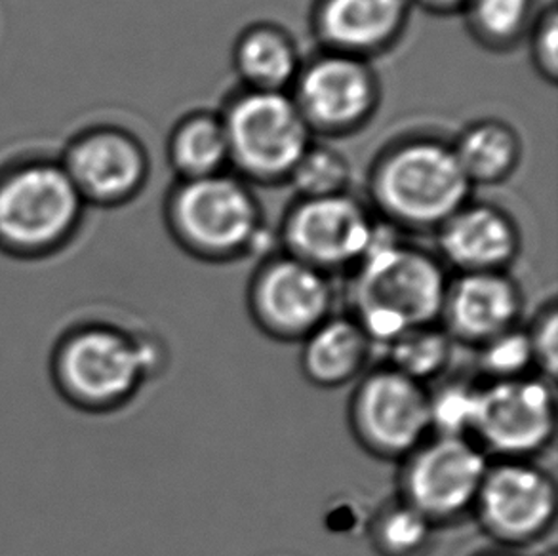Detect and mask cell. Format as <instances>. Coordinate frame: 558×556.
I'll return each mask as SVG.
<instances>
[{
  "mask_svg": "<svg viewBox=\"0 0 558 556\" xmlns=\"http://www.w3.org/2000/svg\"><path fill=\"white\" fill-rule=\"evenodd\" d=\"M410 2L422 7L430 14L448 15L463 12V8L468 7L469 0H410Z\"/></svg>",
  "mask_w": 558,
  "mask_h": 556,
  "instance_id": "f546056e",
  "label": "cell"
},
{
  "mask_svg": "<svg viewBox=\"0 0 558 556\" xmlns=\"http://www.w3.org/2000/svg\"><path fill=\"white\" fill-rule=\"evenodd\" d=\"M438 528L400 497L377 507L368 522V543L377 556H429Z\"/></svg>",
  "mask_w": 558,
  "mask_h": 556,
  "instance_id": "7402d4cb",
  "label": "cell"
},
{
  "mask_svg": "<svg viewBox=\"0 0 558 556\" xmlns=\"http://www.w3.org/2000/svg\"><path fill=\"white\" fill-rule=\"evenodd\" d=\"M399 466L397 497L440 530L473 515L490 459L471 438L430 435Z\"/></svg>",
  "mask_w": 558,
  "mask_h": 556,
  "instance_id": "ba28073f",
  "label": "cell"
},
{
  "mask_svg": "<svg viewBox=\"0 0 558 556\" xmlns=\"http://www.w3.org/2000/svg\"><path fill=\"white\" fill-rule=\"evenodd\" d=\"M229 166L259 185L284 183L315 136L288 92L244 90L221 113Z\"/></svg>",
  "mask_w": 558,
  "mask_h": 556,
  "instance_id": "8992f818",
  "label": "cell"
},
{
  "mask_svg": "<svg viewBox=\"0 0 558 556\" xmlns=\"http://www.w3.org/2000/svg\"><path fill=\"white\" fill-rule=\"evenodd\" d=\"M410 10V0H317L311 23L323 50L371 61L397 45Z\"/></svg>",
  "mask_w": 558,
  "mask_h": 556,
  "instance_id": "e0dca14e",
  "label": "cell"
},
{
  "mask_svg": "<svg viewBox=\"0 0 558 556\" xmlns=\"http://www.w3.org/2000/svg\"><path fill=\"white\" fill-rule=\"evenodd\" d=\"M461 14L478 45L504 52L529 35L534 23V0H469Z\"/></svg>",
  "mask_w": 558,
  "mask_h": 556,
  "instance_id": "cb8c5ba5",
  "label": "cell"
},
{
  "mask_svg": "<svg viewBox=\"0 0 558 556\" xmlns=\"http://www.w3.org/2000/svg\"><path fill=\"white\" fill-rule=\"evenodd\" d=\"M376 346L351 315H336L302 341L300 370L318 389H341L356 384L371 370Z\"/></svg>",
  "mask_w": 558,
  "mask_h": 556,
  "instance_id": "ac0fdd59",
  "label": "cell"
},
{
  "mask_svg": "<svg viewBox=\"0 0 558 556\" xmlns=\"http://www.w3.org/2000/svg\"><path fill=\"white\" fill-rule=\"evenodd\" d=\"M381 349L385 356L381 364L417 384L427 385L452 364L456 343L437 323L404 331Z\"/></svg>",
  "mask_w": 558,
  "mask_h": 556,
  "instance_id": "603a6c76",
  "label": "cell"
},
{
  "mask_svg": "<svg viewBox=\"0 0 558 556\" xmlns=\"http://www.w3.org/2000/svg\"><path fill=\"white\" fill-rule=\"evenodd\" d=\"M557 511V482L544 467L522 459H494L471 517L501 549L519 551L549 535Z\"/></svg>",
  "mask_w": 558,
  "mask_h": 556,
  "instance_id": "30bf717a",
  "label": "cell"
},
{
  "mask_svg": "<svg viewBox=\"0 0 558 556\" xmlns=\"http://www.w3.org/2000/svg\"><path fill=\"white\" fill-rule=\"evenodd\" d=\"M162 341L104 316H76L53 339L48 377L69 408L111 415L129 407L167 364Z\"/></svg>",
  "mask_w": 558,
  "mask_h": 556,
  "instance_id": "6da1fadb",
  "label": "cell"
},
{
  "mask_svg": "<svg viewBox=\"0 0 558 556\" xmlns=\"http://www.w3.org/2000/svg\"><path fill=\"white\" fill-rule=\"evenodd\" d=\"M252 323L280 343H302L333 315L332 277L287 254H272L259 264L246 290Z\"/></svg>",
  "mask_w": 558,
  "mask_h": 556,
  "instance_id": "4fadbf2b",
  "label": "cell"
},
{
  "mask_svg": "<svg viewBox=\"0 0 558 556\" xmlns=\"http://www.w3.org/2000/svg\"><path fill=\"white\" fill-rule=\"evenodd\" d=\"M526 328L536 374L555 385L558 372V307L557 301L549 300L539 307Z\"/></svg>",
  "mask_w": 558,
  "mask_h": 556,
  "instance_id": "83f0119b",
  "label": "cell"
},
{
  "mask_svg": "<svg viewBox=\"0 0 558 556\" xmlns=\"http://www.w3.org/2000/svg\"><path fill=\"white\" fill-rule=\"evenodd\" d=\"M302 65L294 38L279 25H250L234 40L233 68L244 90L290 92Z\"/></svg>",
  "mask_w": 558,
  "mask_h": 556,
  "instance_id": "d6986e66",
  "label": "cell"
},
{
  "mask_svg": "<svg viewBox=\"0 0 558 556\" xmlns=\"http://www.w3.org/2000/svg\"><path fill=\"white\" fill-rule=\"evenodd\" d=\"M476 556H521L517 551L509 549H496V551H486V553H481V555Z\"/></svg>",
  "mask_w": 558,
  "mask_h": 556,
  "instance_id": "4dcf8cb0",
  "label": "cell"
},
{
  "mask_svg": "<svg viewBox=\"0 0 558 556\" xmlns=\"http://www.w3.org/2000/svg\"><path fill=\"white\" fill-rule=\"evenodd\" d=\"M448 273L427 250L400 242L384 227L363 262L349 273L348 315L376 347L400 334L437 324Z\"/></svg>",
  "mask_w": 558,
  "mask_h": 556,
  "instance_id": "7a4b0ae2",
  "label": "cell"
},
{
  "mask_svg": "<svg viewBox=\"0 0 558 556\" xmlns=\"http://www.w3.org/2000/svg\"><path fill=\"white\" fill-rule=\"evenodd\" d=\"M348 423L368 456L399 463L430 436L429 389L379 364L359 377Z\"/></svg>",
  "mask_w": 558,
  "mask_h": 556,
  "instance_id": "9c48e42d",
  "label": "cell"
},
{
  "mask_svg": "<svg viewBox=\"0 0 558 556\" xmlns=\"http://www.w3.org/2000/svg\"><path fill=\"white\" fill-rule=\"evenodd\" d=\"M475 353L476 368L484 377V384L536 374L529 334L522 324L490 339L488 343L475 349Z\"/></svg>",
  "mask_w": 558,
  "mask_h": 556,
  "instance_id": "484cf974",
  "label": "cell"
},
{
  "mask_svg": "<svg viewBox=\"0 0 558 556\" xmlns=\"http://www.w3.org/2000/svg\"><path fill=\"white\" fill-rule=\"evenodd\" d=\"M384 227L368 206L349 193L298 198L280 223V252L328 277L349 275Z\"/></svg>",
  "mask_w": 558,
  "mask_h": 556,
  "instance_id": "52a82bcc",
  "label": "cell"
},
{
  "mask_svg": "<svg viewBox=\"0 0 558 556\" xmlns=\"http://www.w3.org/2000/svg\"><path fill=\"white\" fill-rule=\"evenodd\" d=\"M524 293L511 273H465L448 278L438 324L456 346L488 343L522 324Z\"/></svg>",
  "mask_w": 558,
  "mask_h": 556,
  "instance_id": "9a60e30c",
  "label": "cell"
},
{
  "mask_svg": "<svg viewBox=\"0 0 558 556\" xmlns=\"http://www.w3.org/2000/svg\"><path fill=\"white\" fill-rule=\"evenodd\" d=\"M557 435L555 385L532 376L478 385L473 443L494 459L536 461Z\"/></svg>",
  "mask_w": 558,
  "mask_h": 556,
  "instance_id": "8fae6325",
  "label": "cell"
},
{
  "mask_svg": "<svg viewBox=\"0 0 558 556\" xmlns=\"http://www.w3.org/2000/svg\"><path fill=\"white\" fill-rule=\"evenodd\" d=\"M167 150L168 162L180 181L226 172L229 147L221 114L208 111L185 114L170 132Z\"/></svg>",
  "mask_w": 558,
  "mask_h": 556,
  "instance_id": "44dd1931",
  "label": "cell"
},
{
  "mask_svg": "<svg viewBox=\"0 0 558 556\" xmlns=\"http://www.w3.org/2000/svg\"><path fill=\"white\" fill-rule=\"evenodd\" d=\"M372 204L387 226L435 233L469 203L471 183L453 155L452 143L410 137L392 143L374 162Z\"/></svg>",
  "mask_w": 558,
  "mask_h": 556,
  "instance_id": "3957f363",
  "label": "cell"
},
{
  "mask_svg": "<svg viewBox=\"0 0 558 556\" xmlns=\"http://www.w3.org/2000/svg\"><path fill=\"white\" fill-rule=\"evenodd\" d=\"M476 402L478 385L461 379L438 385L435 391H429L430 435L471 438Z\"/></svg>",
  "mask_w": 558,
  "mask_h": 556,
  "instance_id": "4316f807",
  "label": "cell"
},
{
  "mask_svg": "<svg viewBox=\"0 0 558 556\" xmlns=\"http://www.w3.org/2000/svg\"><path fill=\"white\" fill-rule=\"evenodd\" d=\"M86 204L58 160L33 158L0 172V254L43 262L68 249Z\"/></svg>",
  "mask_w": 558,
  "mask_h": 556,
  "instance_id": "5b68a950",
  "label": "cell"
},
{
  "mask_svg": "<svg viewBox=\"0 0 558 556\" xmlns=\"http://www.w3.org/2000/svg\"><path fill=\"white\" fill-rule=\"evenodd\" d=\"M288 94L313 136L341 137L374 119L381 86L371 61L323 50L303 63Z\"/></svg>",
  "mask_w": 558,
  "mask_h": 556,
  "instance_id": "7c38bea8",
  "label": "cell"
},
{
  "mask_svg": "<svg viewBox=\"0 0 558 556\" xmlns=\"http://www.w3.org/2000/svg\"><path fill=\"white\" fill-rule=\"evenodd\" d=\"M435 234L438 259L456 275L509 273L521 254L519 226L496 204L469 201Z\"/></svg>",
  "mask_w": 558,
  "mask_h": 556,
  "instance_id": "2e32d148",
  "label": "cell"
},
{
  "mask_svg": "<svg viewBox=\"0 0 558 556\" xmlns=\"http://www.w3.org/2000/svg\"><path fill=\"white\" fill-rule=\"evenodd\" d=\"M61 168L86 206L117 208L134 201L151 172L144 143L132 132L101 124L84 129L61 153Z\"/></svg>",
  "mask_w": 558,
  "mask_h": 556,
  "instance_id": "5bb4252c",
  "label": "cell"
},
{
  "mask_svg": "<svg viewBox=\"0 0 558 556\" xmlns=\"http://www.w3.org/2000/svg\"><path fill=\"white\" fill-rule=\"evenodd\" d=\"M544 556H557V551L555 549H549L547 551V553H545Z\"/></svg>",
  "mask_w": 558,
  "mask_h": 556,
  "instance_id": "1f68e13d",
  "label": "cell"
},
{
  "mask_svg": "<svg viewBox=\"0 0 558 556\" xmlns=\"http://www.w3.org/2000/svg\"><path fill=\"white\" fill-rule=\"evenodd\" d=\"M298 198H317L349 193L351 165L340 150L313 140L288 176Z\"/></svg>",
  "mask_w": 558,
  "mask_h": 556,
  "instance_id": "d4e9b609",
  "label": "cell"
},
{
  "mask_svg": "<svg viewBox=\"0 0 558 556\" xmlns=\"http://www.w3.org/2000/svg\"><path fill=\"white\" fill-rule=\"evenodd\" d=\"M452 149L471 188L504 183L522 160L519 132L499 119L469 124L452 143Z\"/></svg>",
  "mask_w": 558,
  "mask_h": 556,
  "instance_id": "ffe728a7",
  "label": "cell"
},
{
  "mask_svg": "<svg viewBox=\"0 0 558 556\" xmlns=\"http://www.w3.org/2000/svg\"><path fill=\"white\" fill-rule=\"evenodd\" d=\"M165 221L180 249L208 264L254 254L264 241V208L248 181L221 172L180 181L167 198Z\"/></svg>",
  "mask_w": 558,
  "mask_h": 556,
  "instance_id": "277c9868",
  "label": "cell"
},
{
  "mask_svg": "<svg viewBox=\"0 0 558 556\" xmlns=\"http://www.w3.org/2000/svg\"><path fill=\"white\" fill-rule=\"evenodd\" d=\"M532 61L545 83L555 84L558 78V14L551 4L534 20L530 27Z\"/></svg>",
  "mask_w": 558,
  "mask_h": 556,
  "instance_id": "f1b7e54d",
  "label": "cell"
}]
</instances>
